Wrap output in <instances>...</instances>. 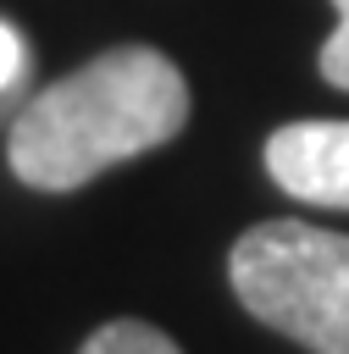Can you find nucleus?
Wrapping results in <instances>:
<instances>
[{
  "label": "nucleus",
  "mask_w": 349,
  "mask_h": 354,
  "mask_svg": "<svg viewBox=\"0 0 349 354\" xmlns=\"http://www.w3.org/2000/svg\"><path fill=\"white\" fill-rule=\"evenodd\" d=\"M188 122V83L172 55L116 44L55 77L11 122L6 160L28 188L66 194L100 171L172 144Z\"/></svg>",
  "instance_id": "f257e3e1"
},
{
  "label": "nucleus",
  "mask_w": 349,
  "mask_h": 354,
  "mask_svg": "<svg viewBox=\"0 0 349 354\" xmlns=\"http://www.w3.org/2000/svg\"><path fill=\"white\" fill-rule=\"evenodd\" d=\"M338 6V28L327 33V44H321V77L332 83V88H349V0H332Z\"/></svg>",
  "instance_id": "39448f33"
},
{
  "label": "nucleus",
  "mask_w": 349,
  "mask_h": 354,
  "mask_svg": "<svg viewBox=\"0 0 349 354\" xmlns=\"http://www.w3.org/2000/svg\"><path fill=\"white\" fill-rule=\"evenodd\" d=\"M266 171L283 194L349 210V122H288L266 138Z\"/></svg>",
  "instance_id": "7ed1b4c3"
},
{
  "label": "nucleus",
  "mask_w": 349,
  "mask_h": 354,
  "mask_svg": "<svg viewBox=\"0 0 349 354\" xmlns=\"http://www.w3.org/2000/svg\"><path fill=\"white\" fill-rule=\"evenodd\" d=\"M78 354H183V348L150 321H105L100 332H89Z\"/></svg>",
  "instance_id": "20e7f679"
},
{
  "label": "nucleus",
  "mask_w": 349,
  "mask_h": 354,
  "mask_svg": "<svg viewBox=\"0 0 349 354\" xmlns=\"http://www.w3.org/2000/svg\"><path fill=\"white\" fill-rule=\"evenodd\" d=\"M17 72H22V39L11 22H0V94L17 83Z\"/></svg>",
  "instance_id": "423d86ee"
},
{
  "label": "nucleus",
  "mask_w": 349,
  "mask_h": 354,
  "mask_svg": "<svg viewBox=\"0 0 349 354\" xmlns=\"http://www.w3.org/2000/svg\"><path fill=\"white\" fill-rule=\"evenodd\" d=\"M227 277L260 326L310 354H349V232L288 216L260 221L233 243Z\"/></svg>",
  "instance_id": "f03ea898"
}]
</instances>
